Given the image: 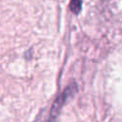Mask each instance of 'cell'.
Instances as JSON below:
<instances>
[{
	"label": "cell",
	"mask_w": 122,
	"mask_h": 122,
	"mask_svg": "<svg viewBox=\"0 0 122 122\" xmlns=\"http://www.w3.org/2000/svg\"><path fill=\"white\" fill-rule=\"evenodd\" d=\"M76 91H77V86L75 84L66 87V89L63 91V92L54 100L52 107L51 109L48 122H57L58 116H59V113H60V111H61L63 105L67 102V100L70 97H71L76 92Z\"/></svg>",
	"instance_id": "6da1fadb"
},
{
	"label": "cell",
	"mask_w": 122,
	"mask_h": 122,
	"mask_svg": "<svg viewBox=\"0 0 122 122\" xmlns=\"http://www.w3.org/2000/svg\"><path fill=\"white\" fill-rule=\"evenodd\" d=\"M70 10L74 14H79L82 10V0H71L70 1Z\"/></svg>",
	"instance_id": "7a4b0ae2"
},
{
	"label": "cell",
	"mask_w": 122,
	"mask_h": 122,
	"mask_svg": "<svg viewBox=\"0 0 122 122\" xmlns=\"http://www.w3.org/2000/svg\"><path fill=\"white\" fill-rule=\"evenodd\" d=\"M35 122H36V121H35Z\"/></svg>",
	"instance_id": "3957f363"
}]
</instances>
